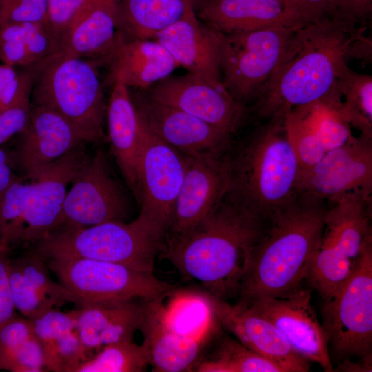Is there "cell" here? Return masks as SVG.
Here are the masks:
<instances>
[{
	"instance_id": "obj_1",
	"label": "cell",
	"mask_w": 372,
	"mask_h": 372,
	"mask_svg": "<svg viewBox=\"0 0 372 372\" xmlns=\"http://www.w3.org/2000/svg\"><path fill=\"white\" fill-rule=\"evenodd\" d=\"M364 29L325 17L294 30L250 112L265 121L313 104L338 107V77L352 41Z\"/></svg>"
},
{
	"instance_id": "obj_2",
	"label": "cell",
	"mask_w": 372,
	"mask_h": 372,
	"mask_svg": "<svg viewBox=\"0 0 372 372\" xmlns=\"http://www.w3.org/2000/svg\"><path fill=\"white\" fill-rule=\"evenodd\" d=\"M329 204L297 193L269 219L249 251L239 302L286 297L303 287L320 243Z\"/></svg>"
},
{
	"instance_id": "obj_3",
	"label": "cell",
	"mask_w": 372,
	"mask_h": 372,
	"mask_svg": "<svg viewBox=\"0 0 372 372\" xmlns=\"http://www.w3.org/2000/svg\"><path fill=\"white\" fill-rule=\"evenodd\" d=\"M268 221L233 203L221 201L181 242L161 255L186 279L227 300L238 296L251 247Z\"/></svg>"
},
{
	"instance_id": "obj_4",
	"label": "cell",
	"mask_w": 372,
	"mask_h": 372,
	"mask_svg": "<svg viewBox=\"0 0 372 372\" xmlns=\"http://www.w3.org/2000/svg\"><path fill=\"white\" fill-rule=\"evenodd\" d=\"M223 158L226 196L264 220L297 194L300 167L285 117L262 121L245 138L234 140Z\"/></svg>"
},
{
	"instance_id": "obj_5",
	"label": "cell",
	"mask_w": 372,
	"mask_h": 372,
	"mask_svg": "<svg viewBox=\"0 0 372 372\" xmlns=\"http://www.w3.org/2000/svg\"><path fill=\"white\" fill-rule=\"evenodd\" d=\"M32 105L48 107L65 118L86 142L103 134L106 107L96 62L57 53L37 64Z\"/></svg>"
},
{
	"instance_id": "obj_6",
	"label": "cell",
	"mask_w": 372,
	"mask_h": 372,
	"mask_svg": "<svg viewBox=\"0 0 372 372\" xmlns=\"http://www.w3.org/2000/svg\"><path fill=\"white\" fill-rule=\"evenodd\" d=\"M34 253L45 261L82 258L118 263L153 273L160 245L135 220L63 227L39 240Z\"/></svg>"
},
{
	"instance_id": "obj_7",
	"label": "cell",
	"mask_w": 372,
	"mask_h": 372,
	"mask_svg": "<svg viewBox=\"0 0 372 372\" xmlns=\"http://www.w3.org/2000/svg\"><path fill=\"white\" fill-rule=\"evenodd\" d=\"M372 198L347 192L330 202L324 229L306 278L324 300L333 294L355 270L361 247L371 231Z\"/></svg>"
},
{
	"instance_id": "obj_8",
	"label": "cell",
	"mask_w": 372,
	"mask_h": 372,
	"mask_svg": "<svg viewBox=\"0 0 372 372\" xmlns=\"http://www.w3.org/2000/svg\"><path fill=\"white\" fill-rule=\"evenodd\" d=\"M322 300V324L333 355L372 364V230L364 239L351 275Z\"/></svg>"
},
{
	"instance_id": "obj_9",
	"label": "cell",
	"mask_w": 372,
	"mask_h": 372,
	"mask_svg": "<svg viewBox=\"0 0 372 372\" xmlns=\"http://www.w3.org/2000/svg\"><path fill=\"white\" fill-rule=\"evenodd\" d=\"M138 118L137 201L141 211L135 220L160 245L161 250L184 177L185 156L160 139Z\"/></svg>"
},
{
	"instance_id": "obj_10",
	"label": "cell",
	"mask_w": 372,
	"mask_h": 372,
	"mask_svg": "<svg viewBox=\"0 0 372 372\" xmlns=\"http://www.w3.org/2000/svg\"><path fill=\"white\" fill-rule=\"evenodd\" d=\"M294 28L276 24L262 29L223 34L218 31L223 86L246 106L271 76Z\"/></svg>"
},
{
	"instance_id": "obj_11",
	"label": "cell",
	"mask_w": 372,
	"mask_h": 372,
	"mask_svg": "<svg viewBox=\"0 0 372 372\" xmlns=\"http://www.w3.org/2000/svg\"><path fill=\"white\" fill-rule=\"evenodd\" d=\"M59 282L85 302L163 298L176 286L118 263L82 258L45 260Z\"/></svg>"
},
{
	"instance_id": "obj_12",
	"label": "cell",
	"mask_w": 372,
	"mask_h": 372,
	"mask_svg": "<svg viewBox=\"0 0 372 372\" xmlns=\"http://www.w3.org/2000/svg\"><path fill=\"white\" fill-rule=\"evenodd\" d=\"M70 185L56 229L123 220L127 216V200L101 149L85 158Z\"/></svg>"
},
{
	"instance_id": "obj_13",
	"label": "cell",
	"mask_w": 372,
	"mask_h": 372,
	"mask_svg": "<svg viewBox=\"0 0 372 372\" xmlns=\"http://www.w3.org/2000/svg\"><path fill=\"white\" fill-rule=\"evenodd\" d=\"M138 116L160 139L180 154L193 157H222L234 139L231 134L140 92H132Z\"/></svg>"
},
{
	"instance_id": "obj_14",
	"label": "cell",
	"mask_w": 372,
	"mask_h": 372,
	"mask_svg": "<svg viewBox=\"0 0 372 372\" xmlns=\"http://www.w3.org/2000/svg\"><path fill=\"white\" fill-rule=\"evenodd\" d=\"M350 192L372 194V138L352 136L300 173L297 193L333 202Z\"/></svg>"
},
{
	"instance_id": "obj_15",
	"label": "cell",
	"mask_w": 372,
	"mask_h": 372,
	"mask_svg": "<svg viewBox=\"0 0 372 372\" xmlns=\"http://www.w3.org/2000/svg\"><path fill=\"white\" fill-rule=\"evenodd\" d=\"M184 156V177L160 254L187 237L214 210L227 191L223 156Z\"/></svg>"
},
{
	"instance_id": "obj_16",
	"label": "cell",
	"mask_w": 372,
	"mask_h": 372,
	"mask_svg": "<svg viewBox=\"0 0 372 372\" xmlns=\"http://www.w3.org/2000/svg\"><path fill=\"white\" fill-rule=\"evenodd\" d=\"M245 304L269 320L296 354L318 364L326 372L334 371L329 336L311 304L310 289L303 287L286 297L262 298Z\"/></svg>"
},
{
	"instance_id": "obj_17",
	"label": "cell",
	"mask_w": 372,
	"mask_h": 372,
	"mask_svg": "<svg viewBox=\"0 0 372 372\" xmlns=\"http://www.w3.org/2000/svg\"><path fill=\"white\" fill-rule=\"evenodd\" d=\"M150 99L176 107L232 135L243 125L248 108L225 87L188 72L168 76L148 90Z\"/></svg>"
},
{
	"instance_id": "obj_18",
	"label": "cell",
	"mask_w": 372,
	"mask_h": 372,
	"mask_svg": "<svg viewBox=\"0 0 372 372\" xmlns=\"http://www.w3.org/2000/svg\"><path fill=\"white\" fill-rule=\"evenodd\" d=\"M215 320L244 346L278 365L283 372H306L310 362L296 354L274 327L247 304L227 300L202 291Z\"/></svg>"
},
{
	"instance_id": "obj_19",
	"label": "cell",
	"mask_w": 372,
	"mask_h": 372,
	"mask_svg": "<svg viewBox=\"0 0 372 372\" xmlns=\"http://www.w3.org/2000/svg\"><path fill=\"white\" fill-rule=\"evenodd\" d=\"M18 136L17 146L10 155L12 163L30 180L86 142L62 116L48 107L32 105L28 123Z\"/></svg>"
},
{
	"instance_id": "obj_20",
	"label": "cell",
	"mask_w": 372,
	"mask_h": 372,
	"mask_svg": "<svg viewBox=\"0 0 372 372\" xmlns=\"http://www.w3.org/2000/svg\"><path fill=\"white\" fill-rule=\"evenodd\" d=\"M81 145L30 179L21 242L35 243L58 227L68 187L87 156Z\"/></svg>"
},
{
	"instance_id": "obj_21",
	"label": "cell",
	"mask_w": 372,
	"mask_h": 372,
	"mask_svg": "<svg viewBox=\"0 0 372 372\" xmlns=\"http://www.w3.org/2000/svg\"><path fill=\"white\" fill-rule=\"evenodd\" d=\"M178 65L218 87L222 81L218 31L198 19L196 10L157 34Z\"/></svg>"
},
{
	"instance_id": "obj_22",
	"label": "cell",
	"mask_w": 372,
	"mask_h": 372,
	"mask_svg": "<svg viewBox=\"0 0 372 372\" xmlns=\"http://www.w3.org/2000/svg\"><path fill=\"white\" fill-rule=\"evenodd\" d=\"M147 302L138 298L105 300L79 306L74 311L84 347L90 352L109 344L133 340L142 326Z\"/></svg>"
},
{
	"instance_id": "obj_23",
	"label": "cell",
	"mask_w": 372,
	"mask_h": 372,
	"mask_svg": "<svg viewBox=\"0 0 372 372\" xmlns=\"http://www.w3.org/2000/svg\"><path fill=\"white\" fill-rule=\"evenodd\" d=\"M103 60L110 65L112 80L119 77L128 87L138 90H148L178 66L156 41L125 40L116 33L114 46Z\"/></svg>"
},
{
	"instance_id": "obj_24",
	"label": "cell",
	"mask_w": 372,
	"mask_h": 372,
	"mask_svg": "<svg viewBox=\"0 0 372 372\" xmlns=\"http://www.w3.org/2000/svg\"><path fill=\"white\" fill-rule=\"evenodd\" d=\"M112 81L113 86L106 109L111 149L126 183L138 200L139 118L130 88L119 77Z\"/></svg>"
},
{
	"instance_id": "obj_25",
	"label": "cell",
	"mask_w": 372,
	"mask_h": 372,
	"mask_svg": "<svg viewBox=\"0 0 372 372\" xmlns=\"http://www.w3.org/2000/svg\"><path fill=\"white\" fill-rule=\"evenodd\" d=\"M162 298L147 302L140 329L148 350L149 365L157 372L192 371L199 360L202 340L177 334L165 325L159 311Z\"/></svg>"
},
{
	"instance_id": "obj_26",
	"label": "cell",
	"mask_w": 372,
	"mask_h": 372,
	"mask_svg": "<svg viewBox=\"0 0 372 372\" xmlns=\"http://www.w3.org/2000/svg\"><path fill=\"white\" fill-rule=\"evenodd\" d=\"M198 8V18L223 34L289 26L282 0H203Z\"/></svg>"
},
{
	"instance_id": "obj_27",
	"label": "cell",
	"mask_w": 372,
	"mask_h": 372,
	"mask_svg": "<svg viewBox=\"0 0 372 372\" xmlns=\"http://www.w3.org/2000/svg\"><path fill=\"white\" fill-rule=\"evenodd\" d=\"M121 0H93L65 34L57 54L104 59L116 38V16Z\"/></svg>"
},
{
	"instance_id": "obj_28",
	"label": "cell",
	"mask_w": 372,
	"mask_h": 372,
	"mask_svg": "<svg viewBox=\"0 0 372 372\" xmlns=\"http://www.w3.org/2000/svg\"><path fill=\"white\" fill-rule=\"evenodd\" d=\"M203 0H121L116 16V34L125 40L153 39Z\"/></svg>"
},
{
	"instance_id": "obj_29",
	"label": "cell",
	"mask_w": 372,
	"mask_h": 372,
	"mask_svg": "<svg viewBox=\"0 0 372 372\" xmlns=\"http://www.w3.org/2000/svg\"><path fill=\"white\" fill-rule=\"evenodd\" d=\"M338 88L344 101L335 110L338 115L360 135L372 138V76L358 73L346 63L338 81Z\"/></svg>"
},
{
	"instance_id": "obj_30",
	"label": "cell",
	"mask_w": 372,
	"mask_h": 372,
	"mask_svg": "<svg viewBox=\"0 0 372 372\" xmlns=\"http://www.w3.org/2000/svg\"><path fill=\"white\" fill-rule=\"evenodd\" d=\"M162 299L159 311L165 325L177 334L202 340L214 318L202 291L179 293L166 307Z\"/></svg>"
},
{
	"instance_id": "obj_31",
	"label": "cell",
	"mask_w": 372,
	"mask_h": 372,
	"mask_svg": "<svg viewBox=\"0 0 372 372\" xmlns=\"http://www.w3.org/2000/svg\"><path fill=\"white\" fill-rule=\"evenodd\" d=\"M192 371L283 372L274 362L229 337L220 341L209 358L199 360Z\"/></svg>"
},
{
	"instance_id": "obj_32",
	"label": "cell",
	"mask_w": 372,
	"mask_h": 372,
	"mask_svg": "<svg viewBox=\"0 0 372 372\" xmlns=\"http://www.w3.org/2000/svg\"><path fill=\"white\" fill-rule=\"evenodd\" d=\"M149 353L144 342L133 340L107 344L81 363L75 372H140L149 366Z\"/></svg>"
},
{
	"instance_id": "obj_33",
	"label": "cell",
	"mask_w": 372,
	"mask_h": 372,
	"mask_svg": "<svg viewBox=\"0 0 372 372\" xmlns=\"http://www.w3.org/2000/svg\"><path fill=\"white\" fill-rule=\"evenodd\" d=\"M29 188L17 176L0 198V242L8 249L21 242Z\"/></svg>"
},
{
	"instance_id": "obj_34",
	"label": "cell",
	"mask_w": 372,
	"mask_h": 372,
	"mask_svg": "<svg viewBox=\"0 0 372 372\" xmlns=\"http://www.w3.org/2000/svg\"><path fill=\"white\" fill-rule=\"evenodd\" d=\"M14 262L28 282L58 307L68 302L78 307L82 304V301L73 293L52 279L47 263L37 254L33 252Z\"/></svg>"
},
{
	"instance_id": "obj_35",
	"label": "cell",
	"mask_w": 372,
	"mask_h": 372,
	"mask_svg": "<svg viewBox=\"0 0 372 372\" xmlns=\"http://www.w3.org/2000/svg\"><path fill=\"white\" fill-rule=\"evenodd\" d=\"M8 280L14 306L25 318L34 319L58 307L55 302L44 297L31 285L14 262L10 260Z\"/></svg>"
},
{
	"instance_id": "obj_36",
	"label": "cell",
	"mask_w": 372,
	"mask_h": 372,
	"mask_svg": "<svg viewBox=\"0 0 372 372\" xmlns=\"http://www.w3.org/2000/svg\"><path fill=\"white\" fill-rule=\"evenodd\" d=\"M32 22L0 25V62L15 68L33 66L28 50Z\"/></svg>"
},
{
	"instance_id": "obj_37",
	"label": "cell",
	"mask_w": 372,
	"mask_h": 372,
	"mask_svg": "<svg viewBox=\"0 0 372 372\" xmlns=\"http://www.w3.org/2000/svg\"><path fill=\"white\" fill-rule=\"evenodd\" d=\"M34 334L32 320L17 315L0 328V370L12 371L19 349Z\"/></svg>"
},
{
	"instance_id": "obj_38",
	"label": "cell",
	"mask_w": 372,
	"mask_h": 372,
	"mask_svg": "<svg viewBox=\"0 0 372 372\" xmlns=\"http://www.w3.org/2000/svg\"><path fill=\"white\" fill-rule=\"evenodd\" d=\"M37 64L29 68H15L0 62V112L23 95L31 93Z\"/></svg>"
},
{
	"instance_id": "obj_39",
	"label": "cell",
	"mask_w": 372,
	"mask_h": 372,
	"mask_svg": "<svg viewBox=\"0 0 372 372\" xmlns=\"http://www.w3.org/2000/svg\"><path fill=\"white\" fill-rule=\"evenodd\" d=\"M93 0H49L46 23L61 43ZM61 47V46H60Z\"/></svg>"
},
{
	"instance_id": "obj_40",
	"label": "cell",
	"mask_w": 372,
	"mask_h": 372,
	"mask_svg": "<svg viewBox=\"0 0 372 372\" xmlns=\"http://www.w3.org/2000/svg\"><path fill=\"white\" fill-rule=\"evenodd\" d=\"M49 0H0V25L46 22Z\"/></svg>"
},
{
	"instance_id": "obj_41",
	"label": "cell",
	"mask_w": 372,
	"mask_h": 372,
	"mask_svg": "<svg viewBox=\"0 0 372 372\" xmlns=\"http://www.w3.org/2000/svg\"><path fill=\"white\" fill-rule=\"evenodd\" d=\"M319 139L327 152L345 144L353 136L350 125L334 108L326 107L316 129Z\"/></svg>"
},
{
	"instance_id": "obj_42",
	"label": "cell",
	"mask_w": 372,
	"mask_h": 372,
	"mask_svg": "<svg viewBox=\"0 0 372 372\" xmlns=\"http://www.w3.org/2000/svg\"><path fill=\"white\" fill-rule=\"evenodd\" d=\"M287 25L294 29L325 17L327 0H282Z\"/></svg>"
},
{
	"instance_id": "obj_43",
	"label": "cell",
	"mask_w": 372,
	"mask_h": 372,
	"mask_svg": "<svg viewBox=\"0 0 372 372\" xmlns=\"http://www.w3.org/2000/svg\"><path fill=\"white\" fill-rule=\"evenodd\" d=\"M31 93H28L13 105L0 112V145L25 127L31 110Z\"/></svg>"
},
{
	"instance_id": "obj_44",
	"label": "cell",
	"mask_w": 372,
	"mask_h": 372,
	"mask_svg": "<svg viewBox=\"0 0 372 372\" xmlns=\"http://www.w3.org/2000/svg\"><path fill=\"white\" fill-rule=\"evenodd\" d=\"M372 0H327L325 17L357 25L369 19Z\"/></svg>"
},
{
	"instance_id": "obj_45",
	"label": "cell",
	"mask_w": 372,
	"mask_h": 372,
	"mask_svg": "<svg viewBox=\"0 0 372 372\" xmlns=\"http://www.w3.org/2000/svg\"><path fill=\"white\" fill-rule=\"evenodd\" d=\"M47 371L43 347L34 334L19 349L12 372H41Z\"/></svg>"
},
{
	"instance_id": "obj_46",
	"label": "cell",
	"mask_w": 372,
	"mask_h": 372,
	"mask_svg": "<svg viewBox=\"0 0 372 372\" xmlns=\"http://www.w3.org/2000/svg\"><path fill=\"white\" fill-rule=\"evenodd\" d=\"M9 249L0 242V328L16 316L8 280Z\"/></svg>"
},
{
	"instance_id": "obj_47",
	"label": "cell",
	"mask_w": 372,
	"mask_h": 372,
	"mask_svg": "<svg viewBox=\"0 0 372 372\" xmlns=\"http://www.w3.org/2000/svg\"><path fill=\"white\" fill-rule=\"evenodd\" d=\"M10 154L0 149V198L14 178Z\"/></svg>"
},
{
	"instance_id": "obj_48",
	"label": "cell",
	"mask_w": 372,
	"mask_h": 372,
	"mask_svg": "<svg viewBox=\"0 0 372 372\" xmlns=\"http://www.w3.org/2000/svg\"><path fill=\"white\" fill-rule=\"evenodd\" d=\"M337 371H371V364L366 363L362 361L360 363H355L351 361L349 359H344L338 369Z\"/></svg>"
}]
</instances>
